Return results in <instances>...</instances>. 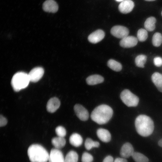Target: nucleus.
I'll return each instance as SVG.
<instances>
[{"label":"nucleus","mask_w":162,"mask_h":162,"mask_svg":"<svg viewBox=\"0 0 162 162\" xmlns=\"http://www.w3.org/2000/svg\"><path fill=\"white\" fill-rule=\"evenodd\" d=\"M135 124L137 133L143 137L151 135L154 130V124L152 119L149 116L141 115L136 118Z\"/></svg>","instance_id":"nucleus-1"},{"label":"nucleus","mask_w":162,"mask_h":162,"mask_svg":"<svg viewBox=\"0 0 162 162\" xmlns=\"http://www.w3.org/2000/svg\"><path fill=\"white\" fill-rule=\"evenodd\" d=\"M113 113V110L110 106L102 104L94 109L91 113V117L97 124H102L107 123L110 120Z\"/></svg>","instance_id":"nucleus-2"},{"label":"nucleus","mask_w":162,"mask_h":162,"mask_svg":"<svg viewBox=\"0 0 162 162\" xmlns=\"http://www.w3.org/2000/svg\"><path fill=\"white\" fill-rule=\"evenodd\" d=\"M27 154L31 162H47L49 160V154L44 147L39 144L30 146Z\"/></svg>","instance_id":"nucleus-3"},{"label":"nucleus","mask_w":162,"mask_h":162,"mask_svg":"<svg viewBox=\"0 0 162 162\" xmlns=\"http://www.w3.org/2000/svg\"><path fill=\"white\" fill-rule=\"evenodd\" d=\"M30 82L28 74L23 72H19L13 76L11 83L14 91L19 92L26 88Z\"/></svg>","instance_id":"nucleus-4"},{"label":"nucleus","mask_w":162,"mask_h":162,"mask_svg":"<svg viewBox=\"0 0 162 162\" xmlns=\"http://www.w3.org/2000/svg\"><path fill=\"white\" fill-rule=\"evenodd\" d=\"M120 96L123 103L128 107H135L139 103L138 97L128 89L123 90L121 92Z\"/></svg>","instance_id":"nucleus-5"},{"label":"nucleus","mask_w":162,"mask_h":162,"mask_svg":"<svg viewBox=\"0 0 162 162\" xmlns=\"http://www.w3.org/2000/svg\"><path fill=\"white\" fill-rule=\"evenodd\" d=\"M110 32L112 34L114 37L122 39L128 36L129 33L128 29L126 27L121 26H116L113 27Z\"/></svg>","instance_id":"nucleus-6"},{"label":"nucleus","mask_w":162,"mask_h":162,"mask_svg":"<svg viewBox=\"0 0 162 162\" xmlns=\"http://www.w3.org/2000/svg\"><path fill=\"white\" fill-rule=\"evenodd\" d=\"M44 73V69L41 67H37L33 68L28 74L30 81L34 82H38L42 77Z\"/></svg>","instance_id":"nucleus-7"},{"label":"nucleus","mask_w":162,"mask_h":162,"mask_svg":"<svg viewBox=\"0 0 162 162\" xmlns=\"http://www.w3.org/2000/svg\"><path fill=\"white\" fill-rule=\"evenodd\" d=\"M49 162H65L63 154L59 149H52L49 154Z\"/></svg>","instance_id":"nucleus-8"},{"label":"nucleus","mask_w":162,"mask_h":162,"mask_svg":"<svg viewBox=\"0 0 162 162\" xmlns=\"http://www.w3.org/2000/svg\"><path fill=\"white\" fill-rule=\"evenodd\" d=\"M74 109L76 115L80 120L86 121L88 119V112L80 104H76L74 106Z\"/></svg>","instance_id":"nucleus-9"},{"label":"nucleus","mask_w":162,"mask_h":162,"mask_svg":"<svg viewBox=\"0 0 162 162\" xmlns=\"http://www.w3.org/2000/svg\"><path fill=\"white\" fill-rule=\"evenodd\" d=\"M138 42V39L132 36H127L120 40V46L124 48H130L136 46Z\"/></svg>","instance_id":"nucleus-10"},{"label":"nucleus","mask_w":162,"mask_h":162,"mask_svg":"<svg viewBox=\"0 0 162 162\" xmlns=\"http://www.w3.org/2000/svg\"><path fill=\"white\" fill-rule=\"evenodd\" d=\"M105 35V33L103 31L98 29L91 34L88 39L90 43L95 44L101 41L104 38Z\"/></svg>","instance_id":"nucleus-11"},{"label":"nucleus","mask_w":162,"mask_h":162,"mask_svg":"<svg viewBox=\"0 0 162 162\" xmlns=\"http://www.w3.org/2000/svg\"><path fill=\"white\" fill-rule=\"evenodd\" d=\"M134 7V2L131 0H124L119 4L118 9L122 13L128 14L132 10Z\"/></svg>","instance_id":"nucleus-12"},{"label":"nucleus","mask_w":162,"mask_h":162,"mask_svg":"<svg viewBox=\"0 0 162 162\" xmlns=\"http://www.w3.org/2000/svg\"><path fill=\"white\" fill-rule=\"evenodd\" d=\"M134 152V149L132 145L130 143L126 142L122 147L120 154L122 158H127L132 156Z\"/></svg>","instance_id":"nucleus-13"},{"label":"nucleus","mask_w":162,"mask_h":162,"mask_svg":"<svg viewBox=\"0 0 162 162\" xmlns=\"http://www.w3.org/2000/svg\"><path fill=\"white\" fill-rule=\"evenodd\" d=\"M58 6L54 0H47L43 3V8L46 12L55 13L58 10Z\"/></svg>","instance_id":"nucleus-14"},{"label":"nucleus","mask_w":162,"mask_h":162,"mask_svg":"<svg viewBox=\"0 0 162 162\" xmlns=\"http://www.w3.org/2000/svg\"><path fill=\"white\" fill-rule=\"evenodd\" d=\"M60 102L57 98L54 97L50 98L48 101L46 105V109L48 112L53 113L56 112L59 108Z\"/></svg>","instance_id":"nucleus-15"},{"label":"nucleus","mask_w":162,"mask_h":162,"mask_svg":"<svg viewBox=\"0 0 162 162\" xmlns=\"http://www.w3.org/2000/svg\"><path fill=\"white\" fill-rule=\"evenodd\" d=\"M98 137L102 141L108 142L111 140V135L109 131L106 129L100 128L97 131Z\"/></svg>","instance_id":"nucleus-16"},{"label":"nucleus","mask_w":162,"mask_h":162,"mask_svg":"<svg viewBox=\"0 0 162 162\" xmlns=\"http://www.w3.org/2000/svg\"><path fill=\"white\" fill-rule=\"evenodd\" d=\"M70 143L75 147H79L81 145L83 142V139L79 134L74 133L72 134L69 139Z\"/></svg>","instance_id":"nucleus-17"},{"label":"nucleus","mask_w":162,"mask_h":162,"mask_svg":"<svg viewBox=\"0 0 162 162\" xmlns=\"http://www.w3.org/2000/svg\"><path fill=\"white\" fill-rule=\"evenodd\" d=\"M152 80L158 90L162 92V74L155 72L152 75Z\"/></svg>","instance_id":"nucleus-18"},{"label":"nucleus","mask_w":162,"mask_h":162,"mask_svg":"<svg viewBox=\"0 0 162 162\" xmlns=\"http://www.w3.org/2000/svg\"><path fill=\"white\" fill-rule=\"evenodd\" d=\"M104 81V78L98 74L91 75L86 79L87 83L89 85H94L102 82Z\"/></svg>","instance_id":"nucleus-19"},{"label":"nucleus","mask_w":162,"mask_h":162,"mask_svg":"<svg viewBox=\"0 0 162 162\" xmlns=\"http://www.w3.org/2000/svg\"><path fill=\"white\" fill-rule=\"evenodd\" d=\"M51 142L55 148L59 149L65 146L66 141L64 137L58 136L53 138Z\"/></svg>","instance_id":"nucleus-20"},{"label":"nucleus","mask_w":162,"mask_h":162,"mask_svg":"<svg viewBox=\"0 0 162 162\" xmlns=\"http://www.w3.org/2000/svg\"><path fill=\"white\" fill-rule=\"evenodd\" d=\"M156 22V20L154 17L151 16L148 18L144 23V27L146 29L150 32L153 31L155 27Z\"/></svg>","instance_id":"nucleus-21"},{"label":"nucleus","mask_w":162,"mask_h":162,"mask_svg":"<svg viewBox=\"0 0 162 162\" xmlns=\"http://www.w3.org/2000/svg\"><path fill=\"white\" fill-rule=\"evenodd\" d=\"M64 159L65 162H77L78 155L76 152L71 150L67 154Z\"/></svg>","instance_id":"nucleus-22"},{"label":"nucleus","mask_w":162,"mask_h":162,"mask_svg":"<svg viewBox=\"0 0 162 162\" xmlns=\"http://www.w3.org/2000/svg\"><path fill=\"white\" fill-rule=\"evenodd\" d=\"M107 65L112 70L117 72L121 71L122 68V65L120 63L112 59H110L108 61Z\"/></svg>","instance_id":"nucleus-23"},{"label":"nucleus","mask_w":162,"mask_h":162,"mask_svg":"<svg viewBox=\"0 0 162 162\" xmlns=\"http://www.w3.org/2000/svg\"><path fill=\"white\" fill-rule=\"evenodd\" d=\"M132 157L136 162H148L147 157L140 152H134Z\"/></svg>","instance_id":"nucleus-24"},{"label":"nucleus","mask_w":162,"mask_h":162,"mask_svg":"<svg viewBox=\"0 0 162 162\" xmlns=\"http://www.w3.org/2000/svg\"><path fill=\"white\" fill-rule=\"evenodd\" d=\"M147 60V56L144 55H140L135 58V62L136 66L140 68H143L144 67Z\"/></svg>","instance_id":"nucleus-25"},{"label":"nucleus","mask_w":162,"mask_h":162,"mask_svg":"<svg viewBox=\"0 0 162 162\" xmlns=\"http://www.w3.org/2000/svg\"><path fill=\"white\" fill-rule=\"evenodd\" d=\"M100 143L98 141H93L90 138H87L85 142V146L86 148L89 150L94 147L98 148L100 146Z\"/></svg>","instance_id":"nucleus-26"},{"label":"nucleus","mask_w":162,"mask_h":162,"mask_svg":"<svg viewBox=\"0 0 162 162\" xmlns=\"http://www.w3.org/2000/svg\"><path fill=\"white\" fill-rule=\"evenodd\" d=\"M162 43V36L160 33L156 32L153 35L152 38V43L155 47L160 46Z\"/></svg>","instance_id":"nucleus-27"},{"label":"nucleus","mask_w":162,"mask_h":162,"mask_svg":"<svg viewBox=\"0 0 162 162\" xmlns=\"http://www.w3.org/2000/svg\"><path fill=\"white\" fill-rule=\"evenodd\" d=\"M148 32L146 29L143 28L139 29L137 32V38L141 42H144L147 39Z\"/></svg>","instance_id":"nucleus-28"},{"label":"nucleus","mask_w":162,"mask_h":162,"mask_svg":"<svg viewBox=\"0 0 162 162\" xmlns=\"http://www.w3.org/2000/svg\"><path fill=\"white\" fill-rule=\"evenodd\" d=\"M55 132L58 136L60 137H64L66 134V131L65 128L61 126H58L56 128Z\"/></svg>","instance_id":"nucleus-29"},{"label":"nucleus","mask_w":162,"mask_h":162,"mask_svg":"<svg viewBox=\"0 0 162 162\" xmlns=\"http://www.w3.org/2000/svg\"><path fill=\"white\" fill-rule=\"evenodd\" d=\"M93 160V157L90 153L86 152L83 153L81 158L82 162H92Z\"/></svg>","instance_id":"nucleus-30"},{"label":"nucleus","mask_w":162,"mask_h":162,"mask_svg":"<svg viewBox=\"0 0 162 162\" xmlns=\"http://www.w3.org/2000/svg\"><path fill=\"white\" fill-rule=\"evenodd\" d=\"M154 63L157 67H159L162 65V58L160 57H156L154 59Z\"/></svg>","instance_id":"nucleus-31"},{"label":"nucleus","mask_w":162,"mask_h":162,"mask_svg":"<svg viewBox=\"0 0 162 162\" xmlns=\"http://www.w3.org/2000/svg\"><path fill=\"white\" fill-rule=\"evenodd\" d=\"M7 120L6 118L2 115L0 116V126L3 127L5 126L7 124Z\"/></svg>","instance_id":"nucleus-32"},{"label":"nucleus","mask_w":162,"mask_h":162,"mask_svg":"<svg viewBox=\"0 0 162 162\" xmlns=\"http://www.w3.org/2000/svg\"><path fill=\"white\" fill-rule=\"evenodd\" d=\"M113 158L110 155L106 157L103 160V162H114Z\"/></svg>","instance_id":"nucleus-33"},{"label":"nucleus","mask_w":162,"mask_h":162,"mask_svg":"<svg viewBox=\"0 0 162 162\" xmlns=\"http://www.w3.org/2000/svg\"><path fill=\"white\" fill-rule=\"evenodd\" d=\"M114 162H128L126 158H116Z\"/></svg>","instance_id":"nucleus-34"},{"label":"nucleus","mask_w":162,"mask_h":162,"mask_svg":"<svg viewBox=\"0 0 162 162\" xmlns=\"http://www.w3.org/2000/svg\"><path fill=\"white\" fill-rule=\"evenodd\" d=\"M158 145L162 147V139L159 141L158 142Z\"/></svg>","instance_id":"nucleus-35"},{"label":"nucleus","mask_w":162,"mask_h":162,"mask_svg":"<svg viewBox=\"0 0 162 162\" xmlns=\"http://www.w3.org/2000/svg\"><path fill=\"white\" fill-rule=\"evenodd\" d=\"M116 1H118V2H122V1H123V0H116Z\"/></svg>","instance_id":"nucleus-36"},{"label":"nucleus","mask_w":162,"mask_h":162,"mask_svg":"<svg viewBox=\"0 0 162 162\" xmlns=\"http://www.w3.org/2000/svg\"><path fill=\"white\" fill-rule=\"evenodd\" d=\"M145 0L147 1H153L155 0Z\"/></svg>","instance_id":"nucleus-37"},{"label":"nucleus","mask_w":162,"mask_h":162,"mask_svg":"<svg viewBox=\"0 0 162 162\" xmlns=\"http://www.w3.org/2000/svg\"><path fill=\"white\" fill-rule=\"evenodd\" d=\"M161 15L162 16V12H161Z\"/></svg>","instance_id":"nucleus-38"}]
</instances>
